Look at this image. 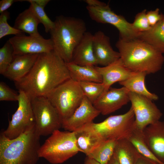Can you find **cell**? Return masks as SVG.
I'll return each mask as SVG.
<instances>
[{"label": "cell", "instance_id": "obj_1", "mask_svg": "<svg viewBox=\"0 0 164 164\" xmlns=\"http://www.w3.org/2000/svg\"><path fill=\"white\" fill-rule=\"evenodd\" d=\"M70 78L66 63L53 50L39 54L32 69L15 84L18 91L30 99L45 97L58 85Z\"/></svg>", "mask_w": 164, "mask_h": 164}, {"label": "cell", "instance_id": "obj_2", "mask_svg": "<svg viewBox=\"0 0 164 164\" xmlns=\"http://www.w3.org/2000/svg\"><path fill=\"white\" fill-rule=\"evenodd\" d=\"M115 46L124 64L132 71L154 73L161 69L164 63L163 54L139 38H119Z\"/></svg>", "mask_w": 164, "mask_h": 164}, {"label": "cell", "instance_id": "obj_3", "mask_svg": "<svg viewBox=\"0 0 164 164\" xmlns=\"http://www.w3.org/2000/svg\"><path fill=\"white\" fill-rule=\"evenodd\" d=\"M40 137L35 125L12 139L6 137L2 131L0 164H36L40 158Z\"/></svg>", "mask_w": 164, "mask_h": 164}, {"label": "cell", "instance_id": "obj_4", "mask_svg": "<svg viewBox=\"0 0 164 164\" xmlns=\"http://www.w3.org/2000/svg\"><path fill=\"white\" fill-rule=\"evenodd\" d=\"M50 31L53 50L66 63L72 60L73 51L86 32L84 22L73 17L59 16Z\"/></svg>", "mask_w": 164, "mask_h": 164}, {"label": "cell", "instance_id": "obj_5", "mask_svg": "<svg viewBox=\"0 0 164 164\" xmlns=\"http://www.w3.org/2000/svg\"><path fill=\"white\" fill-rule=\"evenodd\" d=\"M78 148L74 132L54 131L41 145L40 158L52 164L63 163L77 154Z\"/></svg>", "mask_w": 164, "mask_h": 164}, {"label": "cell", "instance_id": "obj_6", "mask_svg": "<svg viewBox=\"0 0 164 164\" xmlns=\"http://www.w3.org/2000/svg\"><path fill=\"white\" fill-rule=\"evenodd\" d=\"M104 140L128 139L136 128L135 114L131 107L125 113L111 115L102 121L87 125Z\"/></svg>", "mask_w": 164, "mask_h": 164}, {"label": "cell", "instance_id": "obj_7", "mask_svg": "<svg viewBox=\"0 0 164 164\" xmlns=\"http://www.w3.org/2000/svg\"><path fill=\"white\" fill-rule=\"evenodd\" d=\"M84 96L79 83L70 78L56 87L46 97L63 120L73 113Z\"/></svg>", "mask_w": 164, "mask_h": 164}, {"label": "cell", "instance_id": "obj_8", "mask_svg": "<svg viewBox=\"0 0 164 164\" xmlns=\"http://www.w3.org/2000/svg\"><path fill=\"white\" fill-rule=\"evenodd\" d=\"M31 100L35 127L40 136L51 135L62 127L61 118L46 97H37Z\"/></svg>", "mask_w": 164, "mask_h": 164}, {"label": "cell", "instance_id": "obj_9", "mask_svg": "<svg viewBox=\"0 0 164 164\" xmlns=\"http://www.w3.org/2000/svg\"><path fill=\"white\" fill-rule=\"evenodd\" d=\"M18 92V108L7 128L3 131L5 136L10 139L17 137L35 125L31 99L23 92Z\"/></svg>", "mask_w": 164, "mask_h": 164}, {"label": "cell", "instance_id": "obj_10", "mask_svg": "<svg viewBox=\"0 0 164 164\" xmlns=\"http://www.w3.org/2000/svg\"><path fill=\"white\" fill-rule=\"evenodd\" d=\"M89 15L93 20L101 23H108L115 26L119 32V38L125 40L138 38L139 33L133 29L132 23L123 16L112 11L108 4L97 7L87 6Z\"/></svg>", "mask_w": 164, "mask_h": 164}, {"label": "cell", "instance_id": "obj_11", "mask_svg": "<svg viewBox=\"0 0 164 164\" xmlns=\"http://www.w3.org/2000/svg\"><path fill=\"white\" fill-rule=\"evenodd\" d=\"M129 98L137 129L143 131L149 125L160 120L162 114L152 100L130 91Z\"/></svg>", "mask_w": 164, "mask_h": 164}, {"label": "cell", "instance_id": "obj_12", "mask_svg": "<svg viewBox=\"0 0 164 164\" xmlns=\"http://www.w3.org/2000/svg\"><path fill=\"white\" fill-rule=\"evenodd\" d=\"M8 40L12 47L14 56L40 54L53 50L51 39H45L41 35L26 36L23 33L11 37Z\"/></svg>", "mask_w": 164, "mask_h": 164}, {"label": "cell", "instance_id": "obj_13", "mask_svg": "<svg viewBox=\"0 0 164 164\" xmlns=\"http://www.w3.org/2000/svg\"><path fill=\"white\" fill-rule=\"evenodd\" d=\"M100 114L93 104L84 96L80 105L69 117L62 120V127L73 132L91 123Z\"/></svg>", "mask_w": 164, "mask_h": 164}, {"label": "cell", "instance_id": "obj_14", "mask_svg": "<svg viewBox=\"0 0 164 164\" xmlns=\"http://www.w3.org/2000/svg\"><path fill=\"white\" fill-rule=\"evenodd\" d=\"M129 91L125 87H110L93 104L94 107L103 115L114 112L130 101Z\"/></svg>", "mask_w": 164, "mask_h": 164}, {"label": "cell", "instance_id": "obj_15", "mask_svg": "<svg viewBox=\"0 0 164 164\" xmlns=\"http://www.w3.org/2000/svg\"><path fill=\"white\" fill-rule=\"evenodd\" d=\"M93 47L97 64L106 66L120 58L119 52L111 47L109 37L101 31L93 35Z\"/></svg>", "mask_w": 164, "mask_h": 164}, {"label": "cell", "instance_id": "obj_16", "mask_svg": "<svg viewBox=\"0 0 164 164\" xmlns=\"http://www.w3.org/2000/svg\"><path fill=\"white\" fill-rule=\"evenodd\" d=\"M143 132L149 149L164 163V121L159 120L149 125Z\"/></svg>", "mask_w": 164, "mask_h": 164}, {"label": "cell", "instance_id": "obj_17", "mask_svg": "<svg viewBox=\"0 0 164 164\" xmlns=\"http://www.w3.org/2000/svg\"><path fill=\"white\" fill-rule=\"evenodd\" d=\"M95 67L102 77V83L105 86L106 91L114 83L128 78L134 72L124 65L120 58L108 66H95Z\"/></svg>", "mask_w": 164, "mask_h": 164}, {"label": "cell", "instance_id": "obj_18", "mask_svg": "<svg viewBox=\"0 0 164 164\" xmlns=\"http://www.w3.org/2000/svg\"><path fill=\"white\" fill-rule=\"evenodd\" d=\"M39 54L14 56V59L3 75L14 82L19 81L30 71Z\"/></svg>", "mask_w": 164, "mask_h": 164}, {"label": "cell", "instance_id": "obj_19", "mask_svg": "<svg viewBox=\"0 0 164 164\" xmlns=\"http://www.w3.org/2000/svg\"><path fill=\"white\" fill-rule=\"evenodd\" d=\"M93 36L90 32L85 33L74 50L71 62L82 66L97 64L93 52Z\"/></svg>", "mask_w": 164, "mask_h": 164}, {"label": "cell", "instance_id": "obj_20", "mask_svg": "<svg viewBox=\"0 0 164 164\" xmlns=\"http://www.w3.org/2000/svg\"><path fill=\"white\" fill-rule=\"evenodd\" d=\"M73 132L77 145L80 152L84 153L87 156L104 140L87 125Z\"/></svg>", "mask_w": 164, "mask_h": 164}, {"label": "cell", "instance_id": "obj_21", "mask_svg": "<svg viewBox=\"0 0 164 164\" xmlns=\"http://www.w3.org/2000/svg\"><path fill=\"white\" fill-rule=\"evenodd\" d=\"M70 78L77 82L102 83V77L94 66H80L70 62L66 63Z\"/></svg>", "mask_w": 164, "mask_h": 164}, {"label": "cell", "instance_id": "obj_22", "mask_svg": "<svg viewBox=\"0 0 164 164\" xmlns=\"http://www.w3.org/2000/svg\"><path fill=\"white\" fill-rule=\"evenodd\" d=\"M152 46L157 51L164 53V15L161 19L148 30L140 32L138 38Z\"/></svg>", "mask_w": 164, "mask_h": 164}, {"label": "cell", "instance_id": "obj_23", "mask_svg": "<svg viewBox=\"0 0 164 164\" xmlns=\"http://www.w3.org/2000/svg\"><path fill=\"white\" fill-rule=\"evenodd\" d=\"M140 155L128 139L116 141L113 156L119 164H135Z\"/></svg>", "mask_w": 164, "mask_h": 164}, {"label": "cell", "instance_id": "obj_24", "mask_svg": "<svg viewBox=\"0 0 164 164\" xmlns=\"http://www.w3.org/2000/svg\"><path fill=\"white\" fill-rule=\"evenodd\" d=\"M146 75L144 72H134L128 78L118 83L130 92L145 96L152 101L157 100L158 96L149 92L146 88L145 80Z\"/></svg>", "mask_w": 164, "mask_h": 164}, {"label": "cell", "instance_id": "obj_25", "mask_svg": "<svg viewBox=\"0 0 164 164\" xmlns=\"http://www.w3.org/2000/svg\"><path fill=\"white\" fill-rule=\"evenodd\" d=\"M40 23L35 15L29 8L20 13L15 21L14 27L29 34V36H40L38 30Z\"/></svg>", "mask_w": 164, "mask_h": 164}, {"label": "cell", "instance_id": "obj_26", "mask_svg": "<svg viewBox=\"0 0 164 164\" xmlns=\"http://www.w3.org/2000/svg\"><path fill=\"white\" fill-rule=\"evenodd\" d=\"M116 141H103L87 156L101 164H107L113 156Z\"/></svg>", "mask_w": 164, "mask_h": 164}, {"label": "cell", "instance_id": "obj_27", "mask_svg": "<svg viewBox=\"0 0 164 164\" xmlns=\"http://www.w3.org/2000/svg\"><path fill=\"white\" fill-rule=\"evenodd\" d=\"M128 139L141 155L159 164H164L149 148L145 140L143 131L136 128Z\"/></svg>", "mask_w": 164, "mask_h": 164}, {"label": "cell", "instance_id": "obj_28", "mask_svg": "<svg viewBox=\"0 0 164 164\" xmlns=\"http://www.w3.org/2000/svg\"><path fill=\"white\" fill-rule=\"evenodd\" d=\"M78 83L84 95L92 104L106 91L105 86L102 83L88 81Z\"/></svg>", "mask_w": 164, "mask_h": 164}, {"label": "cell", "instance_id": "obj_29", "mask_svg": "<svg viewBox=\"0 0 164 164\" xmlns=\"http://www.w3.org/2000/svg\"><path fill=\"white\" fill-rule=\"evenodd\" d=\"M27 1L30 3L29 8L38 19L40 23L43 25L46 32L48 33L53 28L54 22L52 21L47 15L44 8L38 5L30 0H21Z\"/></svg>", "mask_w": 164, "mask_h": 164}, {"label": "cell", "instance_id": "obj_30", "mask_svg": "<svg viewBox=\"0 0 164 164\" xmlns=\"http://www.w3.org/2000/svg\"><path fill=\"white\" fill-rule=\"evenodd\" d=\"M14 55L12 47L8 40L0 49V73L3 75L12 62Z\"/></svg>", "mask_w": 164, "mask_h": 164}, {"label": "cell", "instance_id": "obj_31", "mask_svg": "<svg viewBox=\"0 0 164 164\" xmlns=\"http://www.w3.org/2000/svg\"><path fill=\"white\" fill-rule=\"evenodd\" d=\"M10 13L6 11L1 14L0 15V39L4 36L10 35L15 36L24 33L22 32L11 26L8 23Z\"/></svg>", "mask_w": 164, "mask_h": 164}, {"label": "cell", "instance_id": "obj_32", "mask_svg": "<svg viewBox=\"0 0 164 164\" xmlns=\"http://www.w3.org/2000/svg\"><path fill=\"white\" fill-rule=\"evenodd\" d=\"M146 10L144 9L135 15L132 26L136 32L139 33L146 31L151 27L146 16Z\"/></svg>", "mask_w": 164, "mask_h": 164}, {"label": "cell", "instance_id": "obj_33", "mask_svg": "<svg viewBox=\"0 0 164 164\" xmlns=\"http://www.w3.org/2000/svg\"><path fill=\"white\" fill-rule=\"evenodd\" d=\"M19 94L11 89L5 83L0 82V101H18Z\"/></svg>", "mask_w": 164, "mask_h": 164}, {"label": "cell", "instance_id": "obj_34", "mask_svg": "<svg viewBox=\"0 0 164 164\" xmlns=\"http://www.w3.org/2000/svg\"><path fill=\"white\" fill-rule=\"evenodd\" d=\"M162 13L160 14L159 8L147 12V17L150 26L152 27L155 26L159 22L162 18Z\"/></svg>", "mask_w": 164, "mask_h": 164}, {"label": "cell", "instance_id": "obj_35", "mask_svg": "<svg viewBox=\"0 0 164 164\" xmlns=\"http://www.w3.org/2000/svg\"><path fill=\"white\" fill-rule=\"evenodd\" d=\"M17 0H2L0 1V13L7 11L15 2Z\"/></svg>", "mask_w": 164, "mask_h": 164}, {"label": "cell", "instance_id": "obj_36", "mask_svg": "<svg viewBox=\"0 0 164 164\" xmlns=\"http://www.w3.org/2000/svg\"><path fill=\"white\" fill-rule=\"evenodd\" d=\"M135 164H159L158 163L146 158L141 155L137 159Z\"/></svg>", "mask_w": 164, "mask_h": 164}, {"label": "cell", "instance_id": "obj_37", "mask_svg": "<svg viewBox=\"0 0 164 164\" xmlns=\"http://www.w3.org/2000/svg\"><path fill=\"white\" fill-rule=\"evenodd\" d=\"M84 1L87 4V6L91 7H99L105 4L97 0H85Z\"/></svg>", "mask_w": 164, "mask_h": 164}, {"label": "cell", "instance_id": "obj_38", "mask_svg": "<svg viewBox=\"0 0 164 164\" xmlns=\"http://www.w3.org/2000/svg\"><path fill=\"white\" fill-rule=\"evenodd\" d=\"M38 5L44 8L50 1L49 0H30Z\"/></svg>", "mask_w": 164, "mask_h": 164}, {"label": "cell", "instance_id": "obj_39", "mask_svg": "<svg viewBox=\"0 0 164 164\" xmlns=\"http://www.w3.org/2000/svg\"><path fill=\"white\" fill-rule=\"evenodd\" d=\"M84 164H101L94 159L87 156L86 158Z\"/></svg>", "mask_w": 164, "mask_h": 164}, {"label": "cell", "instance_id": "obj_40", "mask_svg": "<svg viewBox=\"0 0 164 164\" xmlns=\"http://www.w3.org/2000/svg\"><path fill=\"white\" fill-rule=\"evenodd\" d=\"M107 164H119L117 160L113 156Z\"/></svg>", "mask_w": 164, "mask_h": 164}]
</instances>
